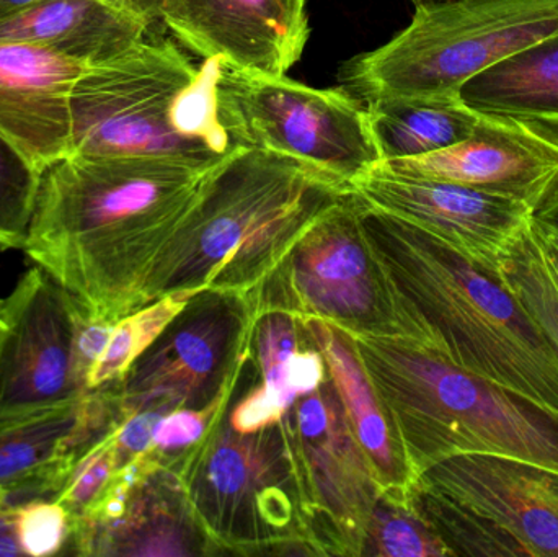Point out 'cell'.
<instances>
[{
	"label": "cell",
	"mask_w": 558,
	"mask_h": 557,
	"mask_svg": "<svg viewBox=\"0 0 558 557\" xmlns=\"http://www.w3.org/2000/svg\"><path fill=\"white\" fill-rule=\"evenodd\" d=\"M215 167L149 156L65 157L41 173L22 251L88 319L117 324L150 304L163 254Z\"/></svg>",
	"instance_id": "1"
},
{
	"label": "cell",
	"mask_w": 558,
	"mask_h": 557,
	"mask_svg": "<svg viewBox=\"0 0 558 557\" xmlns=\"http://www.w3.org/2000/svg\"><path fill=\"white\" fill-rule=\"evenodd\" d=\"M361 219L389 287V337L433 347L465 372L558 412V346L494 270L364 203Z\"/></svg>",
	"instance_id": "2"
},
{
	"label": "cell",
	"mask_w": 558,
	"mask_h": 557,
	"mask_svg": "<svg viewBox=\"0 0 558 557\" xmlns=\"http://www.w3.org/2000/svg\"><path fill=\"white\" fill-rule=\"evenodd\" d=\"M351 186L282 154L241 147L206 177L150 287L251 293Z\"/></svg>",
	"instance_id": "3"
},
{
	"label": "cell",
	"mask_w": 558,
	"mask_h": 557,
	"mask_svg": "<svg viewBox=\"0 0 558 557\" xmlns=\"http://www.w3.org/2000/svg\"><path fill=\"white\" fill-rule=\"evenodd\" d=\"M344 334L415 477L468 453L500 455L558 471V412L465 372L425 343Z\"/></svg>",
	"instance_id": "4"
},
{
	"label": "cell",
	"mask_w": 558,
	"mask_h": 557,
	"mask_svg": "<svg viewBox=\"0 0 558 557\" xmlns=\"http://www.w3.org/2000/svg\"><path fill=\"white\" fill-rule=\"evenodd\" d=\"M225 61L195 64L169 39H143L88 65L72 94V154L149 156L211 169L241 144L222 113Z\"/></svg>",
	"instance_id": "5"
},
{
	"label": "cell",
	"mask_w": 558,
	"mask_h": 557,
	"mask_svg": "<svg viewBox=\"0 0 558 557\" xmlns=\"http://www.w3.org/2000/svg\"><path fill=\"white\" fill-rule=\"evenodd\" d=\"M558 32V0H428L387 45L351 59L341 81L363 101L451 97L501 59Z\"/></svg>",
	"instance_id": "6"
},
{
	"label": "cell",
	"mask_w": 558,
	"mask_h": 557,
	"mask_svg": "<svg viewBox=\"0 0 558 557\" xmlns=\"http://www.w3.org/2000/svg\"><path fill=\"white\" fill-rule=\"evenodd\" d=\"M175 468L219 555L312 556L298 470L281 421L239 434L225 414L180 455Z\"/></svg>",
	"instance_id": "7"
},
{
	"label": "cell",
	"mask_w": 558,
	"mask_h": 557,
	"mask_svg": "<svg viewBox=\"0 0 558 557\" xmlns=\"http://www.w3.org/2000/svg\"><path fill=\"white\" fill-rule=\"evenodd\" d=\"M219 97L241 146L302 160L348 185L383 162L366 105L344 88H314L286 75L226 68Z\"/></svg>",
	"instance_id": "8"
},
{
	"label": "cell",
	"mask_w": 558,
	"mask_h": 557,
	"mask_svg": "<svg viewBox=\"0 0 558 557\" xmlns=\"http://www.w3.org/2000/svg\"><path fill=\"white\" fill-rule=\"evenodd\" d=\"M353 192L322 215L281 264L251 291L258 316L294 314L343 332L392 336L389 287L363 228Z\"/></svg>",
	"instance_id": "9"
},
{
	"label": "cell",
	"mask_w": 558,
	"mask_h": 557,
	"mask_svg": "<svg viewBox=\"0 0 558 557\" xmlns=\"http://www.w3.org/2000/svg\"><path fill=\"white\" fill-rule=\"evenodd\" d=\"M251 293L199 291L113 383L123 422L144 411L169 412L209 404L254 360L258 319Z\"/></svg>",
	"instance_id": "10"
},
{
	"label": "cell",
	"mask_w": 558,
	"mask_h": 557,
	"mask_svg": "<svg viewBox=\"0 0 558 557\" xmlns=\"http://www.w3.org/2000/svg\"><path fill=\"white\" fill-rule=\"evenodd\" d=\"M301 487L312 556H363L380 499L330 378L281 419Z\"/></svg>",
	"instance_id": "11"
},
{
	"label": "cell",
	"mask_w": 558,
	"mask_h": 557,
	"mask_svg": "<svg viewBox=\"0 0 558 557\" xmlns=\"http://www.w3.org/2000/svg\"><path fill=\"white\" fill-rule=\"evenodd\" d=\"M84 310L33 267L0 300V422L68 404L88 391L75 366Z\"/></svg>",
	"instance_id": "12"
},
{
	"label": "cell",
	"mask_w": 558,
	"mask_h": 557,
	"mask_svg": "<svg viewBox=\"0 0 558 557\" xmlns=\"http://www.w3.org/2000/svg\"><path fill=\"white\" fill-rule=\"evenodd\" d=\"M416 489L487 526L508 556L558 557V471L500 455L439 461Z\"/></svg>",
	"instance_id": "13"
},
{
	"label": "cell",
	"mask_w": 558,
	"mask_h": 557,
	"mask_svg": "<svg viewBox=\"0 0 558 557\" xmlns=\"http://www.w3.org/2000/svg\"><path fill=\"white\" fill-rule=\"evenodd\" d=\"M350 186L367 208L423 229L488 270L497 267L534 215L524 203L448 180L397 172L384 162Z\"/></svg>",
	"instance_id": "14"
},
{
	"label": "cell",
	"mask_w": 558,
	"mask_h": 557,
	"mask_svg": "<svg viewBox=\"0 0 558 557\" xmlns=\"http://www.w3.org/2000/svg\"><path fill=\"white\" fill-rule=\"evenodd\" d=\"M383 162L397 172L505 196L534 213L558 182V124L482 113L474 133L456 146Z\"/></svg>",
	"instance_id": "15"
},
{
	"label": "cell",
	"mask_w": 558,
	"mask_h": 557,
	"mask_svg": "<svg viewBox=\"0 0 558 557\" xmlns=\"http://www.w3.org/2000/svg\"><path fill=\"white\" fill-rule=\"evenodd\" d=\"M154 20L232 71L284 75L308 39L305 0H154Z\"/></svg>",
	"instance_id": "16"
},
{
	"label": "cell",
	"mask_w": 558,
	"mask_h": 557,
	"mask_svg": "<svg viewBox=\"0 0 558 557\" xmlns=\"http://www.w3.org/2000/svg\"><path fill=\"white\" fill-rule=\"evenodd\" d=\"M121 424L111 385L49 411L0 422V494L12 506L56 499L82 457Z\"/></svg>",
	"instance_id": "17"
},
{
	"label": "cell",
	"mask_w": 558,
	"mask_h": 557,
	"mask_svg": "<svg viewBox=\"0 0 558 557\" xmlns=\"http://www.w3.org/2000/svg\"><path fill=\"white\" fill-rule=\"evenodd\" d=\"M179 457L150 447L146 463L128 487L123 506L101 523L72 522L65 556L219 555L186 499L177 473Z\"/></svg>",
	"instance_id": "18"
},
{
	"label": "cell",
	"mask_w": 558,
	"mask_h": 557,
	"mask_svg": "<svg viewBox=\"0 0 558 557\" xmlns=\"http://www.w3.org/2000/svg\"><path fill=\"white\" fill-rule=\"evenodd\" d=\"M87 68L45 46L0 39V133L41 172L72 154V94Z\"/></svg>",
	"instance_id": "19"
},
{
	"label": "cell",
	"mask_w": 558,
	"mask_h": 557,
	"mask_svg": "<svg viewBox=\"0 0 558 557\" xmlns=\"http://www.w3.org/2000/svg\"><path fill=\"white\" fill-rule=\"evenodd\" d=\"M298 317V316H295ZM305 340L324 356L327 375L337 392L348 427L366 458L380 499L410 506L415 474L386 409L371 385L366 370L347 334L318 317H298Z\"/></svg>",
	"instance_id": "20"
},
{
	"label": "cell",
	"mask_w": 558,
	"mask_h": 557,
	"mask_svg": "<svg viewBox=\"0 0 558 557\" xmlns=\"http://www.w3.org/2000/svg\"><path fill=\"white\" fill-rule=\"evenodd\" d=\"M153 22L136 0H43L0 20V39L45 46L92 65L146 39Z\"/></svg>",
	"instance_id": "21"
},
{
	"label": "cell",
	"mask_w": 558,
	"mask_h": 557,
	"mask_svg": "<svg viewBox=\"0 0 558 557\" xmlns=\"http://www.w3.org/2000/svg\"><path fill=\"white\" fill-rule=\"evenodd\" d=\"M459 95L478 113L558 124V32L485 69Z\"/></svg>",
	"instance_id": "22"
},
{
	"label": "cell",
	"mask_w": 558,
	"mask_h": 557,
	"mask_svg": "<svg viewBox=\"0 0 558 557\" xmlns=\"http://www.w3.org/2000/svg\"><path fill=\"white\" fill-rule=\"evenodd\" d=\"M383 160L412 159L468 140L482 113L451 97H396L364 101Z\"/></svg>",
	"instance_id": "23"
},
{
	"label": "cell",
	"mask_w": 558,
	"mask_h": 557,
	"mask_svg": "<svg viewBox=\"0 0 558 557\" xmlns=\"http://www.w3.org/2000/svg\"><path fill=\"white\" fill-rule=\"evenodd\" d=\"M196 293L199 291H172L118 320L100 360L88 375L87 388L97 389L121 382Z\"/></svg>",
	"instance_id": "24"
},
{
	"label": "cell",
	"mask_w": 558,
	"mask_h": 557,
	"mask_svg": "<svg viewBox=\"0 0 558 557\" xmlns=\"http://www.w3.org/2000/svg\"><path fill=\"white\" fill-rule=\"evenodd\" d=\"M494 271L558 346V278L534 234L533 218L505 249Z\"/></svg>",
	"instance_id": "25"
},
{
	"label": "cell",
	"mask_w": 558,
	"mask_h": 557,
	"mask_svg": "<svg viewBox=\"0 0 558 557\" xmlns=\"http://www.w3.org/2000/svg\"><path fill=\"white\" fill-rule=\"evenodd\" d=\"M41 173L0 133V251L23 247Z\"/></svg>",
	"instance_id": "26"
},
{
	"label": "cell",
	"mask_w": 558,
	"mask_h": 557,
	"mask_svg": "<svg viewBox=\"0 0 558 557\" xmlns=\"http://www.w3.org/2000/svg\"><path fill=\"white\" fill-rule=\"evenodd\" d=\"M363 556L448 557L451 553L412 507L379 499L371 517Z\"/></svg>",
	"instance_id": "27"
},
{
	"label": "cell",
	"mask_w": 558,
	"mask_h": 557,
	"mask_svg": "<svg viewBox=\"0 0 558 557\" xmlns=\"http://www.w3.org/2000/svg\"><path fill=\"white\" fill-rule=\"evenodd\" d=\"M302 346L304 339L294 314L275 311L258 317L254 334V360L260 370V386L288 411L298 399L292 398L286 389L282 370L289 356Z\"/></svg>",
	"instance_id": "28"
},
{
	"label": "cell",
	"mask_w": 558,
	"mask_h": 557,
	"mask_svg": "<svg viewBox=\"0 0 558 557\" xmlns=\"http://www.w3.org/2000/svg\"><path fill=\"white\" fill-rule=\"evenodd\" d=\"M117 431L95 444L78 461L61 493L56 496L72 520L84 519L98 506L120 471L117 457Z\"/></svg>",
	"instance_id": "29"
},
{
	"label": "cell",
	"mask_w": 558,
	"mask_h": 557,
	"mask_svg": "<svg viewBox=\"0 0 558 557\" xmlns=\"http://www.w3.org/2000/svg\"><path fill=\"white\" fill-rule=\"evenodd\" d=\"M241 379V378H239ZM239 379L229 383L209 404L198 409H177L160 419L154 431L153 448L167 457H179L198 444L209 428L228 412Z\"/></svg>",
	"instance_id": "30"
},
{
	"label": "cell",
	"mask_w": 558,
	"mask_h": 557,
	"mask_svg": "<svg viewBox=\"0 0 558 557\" xmlns=\"http://www.w3.org/2000/svg\"><path fill=\"white\" fill-rule=\"evenodd\" d=\"M71 513L54 499L19 504V536L23 555H64L71 538Z\"/></svg>",
	"instance_id": "31"
},
{
	"label": "cell",
	"mask_w": 558,
	"mask_h": 557,
	"mask_svg": "<svg viewBox=\"0 0 558 557\" xmlns=\"http://www.w3.org/2000/svg\"><path fill=\"white\" fill-rule=\"evenodd\" d=\"M162 412L144 411L131 415L117 431V457L120 470L153 447L154 431Z\"/></svg>",
	"instance_id": "32"
},
{
	"label": "cell",
	"mask_w": 558,
	"mask_h": 557,
	"mask_svg": "<svg viewBox=\"0 0 558 557\" xmlns=\"http://www.w3.org/2000/svg\"><path fill=\"white\" fill-rule=\"evenodd\" d=\"M114 326L117 324L85 317L81 329H78L77 342H75V366H77L78 378L82 379L85 386H87L88 375L97 365L108 340H110Z\"/></svg>",
	"instance_id": "33"
},
{
	"label": "cell",
	"mask_w": 558,
	"mask_h": 557,
	"mask_svg": "<svg viewBox=\"0 0 558 557\" xmlns=\"http://www.w3.org/2000/svg\"><path fill=\"white\" fill-rule=\"evenodd\" d=\"M23 555L19 536V506L0 504V557Z\"/></svg>",
	"instance_id": "34"
},
{
	"label": "cell",
	"mask_w": 558,
	"mask_h": 557,
	"mask_svg": "<svg viewBox=\"0 0 558 557\" xmlns=\"http://www.w3.org/2000/svg\"><path fill=\"white\" fill-rule=\"evenodd\" d=\"M533 229L544 254H546L547 261H549L550 267L556 271L558 278V229L539 221V219L534 218V215Z\"/></svg>",
	"instance_id": "35"
},
{
	"label": "cell",
	"mask_w": 558,
	"mask_h": 557,
	"mask_svg": "<svg viewBox=\"0 0 558 557\" xmlns=\"http://www.w3.org/2000/svg\"><path fill=\"white\" fill-rule=\"evenodd\" d=\"M534 218L558 229V182L556 186L550 190L546 199L537 206L536 211H534Z\"/></svg>",
	"instance_id": "36"
},
{
	"label": "cell",
	"mask_w": 558,
	"mask_h": 557,
	"mask_svg": "<svg viewBox=\"0 0 558 557\" xmlns=\"http://www.w3.org/2000/svg\"><path fill=\"white\" fill-rule=\"evenodd\" d=\"M39 2H43V0H0V20L15 15V13L22 12V10L36 5Z\"/></svg>",
	"instance_id": "37"
},
{
	"label": "cell",
	"mask_w": 558,
	"mask_h": 557,
	"mask_svg": "<svg viewBox=\"0 0 558 557\" xmlns=\"http://www.w3.org/2000/svg\"><path fill=\"white\" fill-rule=\"evenodd\" d=\"M137 2H140V5L143 7L144 10H147V12H149L154 19V13H153L154 0H137Z\"/></svg>",
	"instance_id": "38"
},
{
	"label": "cell",
	"mask_w": 558,
	"mask_h": 557,
	"mask_svg": "<svg viewBox=\"0 0 558 557\" xmlns=\"http://www.w3.org/2000/svg\"><path fill=\"white\" fill-rule=\"evenodd\" d=\"M2 502H7V499H5V497L2 496V494H0V504H2ZM7 504H9V502H7Z\"/></svg>",
	"instance_id": "39"
},
{
	"label": "cell",
	"mask_w": 558,
	"mask_h": 557,
	"mask_svg": "<svg viewBox=\"0 0 558 557\" xmlns=\"http://www.w3.org/2000/svg\"><path fill=\"white\" fill-rule=\"evenodd\" d=\"M416 3H420V2H428V0H415Z\"/></svg>",
	"instance_id": "40"
},
{
	"label": "cell",
	"mask_w": 558,
	"mask_h": 557,
	"mask_svg": "<svg viewBox=\"0 0 558 557\" xmlns=\"http://www.w3.org/2000/svg\"><path fill=\"white\" fill-rule=\"evenodd\" d=\"M0 324H2V323H0Z\"/></svg>",
	"instance_id": "41"
}]
</instances>
